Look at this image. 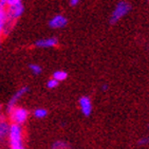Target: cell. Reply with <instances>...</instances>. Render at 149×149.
I'll return each instance as SVG.
<instances>
[{
    "label": "cell",
    "instance_id": "cell-1",
    "mask_svg": "<svg viewBox=\"0 0 149 149\" xmlns=\"http://www.w3.org/2000/svg\"><path fill=\"white\" fill-rule=\"evenodd\" d=\"M130 9H131V6H130L129 2H127V1H120L118 2V4L115 6L114 10L112 12L111 16H110V23L111 24H114L116 23L120 19L127 15L129 13Z\"/></svg>",
    "mask_w": 149,
    "mask_h": 149
},
{
    "label": "cell",
    "instance_id": "cell-2",
    "mask_svg": "<svg viewBox=\"0 0 149 149\" xmlns=\"http://www.w3.org/2000/svg\"><path fill=\"white\" fill-rule=\"evenodd\" d=\"M10 144L11 149H21L23 148L21 144V128L18 124H14L10 126Z\"/></svg>",
    "mask_w": 149,
    "mask_h": 149
},
{
    "label": "cell",
    "instance_id": "cell-3",
    "mask_svg": "<svg viewBox=\"0 0 149 149\" xmlns=\"http://www.w3.org/2000/svg\"><path fill=\"white\" fill-rule=\"evenodd\" d=\"M9 113H10V116H11L12 122L14 124H18V125L24 123L26 120V118H28V115H29L28 111L24 108H19V107H16V106L12 110H10Z\"/></svg>",
    "mask_w": 149,
    "mask_h": 149
},
{
    "label": "cell",
    "instance_id": "cell-4",
    "mask_svg": "<svg viewBox=\"0 0 149 149\" xmlns=\"http://www.w3.org/2000/svg\"><path fill=\"white\" fill-rule=\"evenodd\" d=\"M68 24V19L63 15H55L49 20V26L52 29H63Z\"/></svg>",
    "mask_w": 149,
    "mask_h": 149
},
{
    "label": "cell",
    "instance_id": "cell-5",
    "mask_svg": "<svg viewBox=\"0 0 149 149\" xmlns=\"http://www.w3.org/2000/svg\"><path fill=\"white\" fill-rule=\"evenodd\" d=\"M58 39L56 37H47L41 38L35 42V46L37 48H42V49H49V48H54L57 46Z\"/></svg>",
    "mask_w": 149,
    "mask_h": 149
},
{
    "label": "cell",
    "instance_id": "cell-6",
    "mask_svg": "<svg viewBox=\"0 0 149 149\" xmlns=\"http://www.w3.org/2000/svg\"><path fill=\"white\" fill-rule=\"evenodd\" d=\"M79 107L85 116H89L92 112V104L91 100L88 96H81L79 98Z\"/></svg>",
    "mask_w": 149,
    "mask_h": 149
},
{
    "label": "cell",
    "instance_id": "cell-7",
    "mask_svg": "<svg viewBox=\"0 0 149 149\" xmlns=\"http://www.w3.org/2000/svg\"><path fill=\"white\" fill-rule=\"evenodd\" d=\"M28 90H29V88H28V87H22V88H20L19 90H17V91H16V93L12 96V98L10 100L9 104H8V111L12 110L15 106H16V103L18 102V100L22 97L23 95L28 92Z\"/></svg>",
    "mask_w": 149,
    "mask_h": 149
},
{
    "label": "cell",
    "instance_id": "cell-8",
    "mask_svg": "<svg viewBox=\"0 0 149 149\" xmlns=\"http://www.w3.org/2000/svg\"><path fill=\"white\" fill-rule=\"evenodd\" d=\"M6 24V8H0V42L1 36L3 35V31Z\"/></svg>",
    "mask_w": 149,
    "mask_h": 149
},
{
    "label": "cell",
    "instance_id": "cell-9",
    "mask_svg": "<svg viewBox=\"0 0 149 149\" xmlns=\"http://www.w3.org/2000/svg\"><path fill=\"white\" fill-rule=\"evenodd\" d=\"M10 132V126L4 120H0V141H2L9 134Z\"/></svg>",
    "mask_w": 149,
    "mask_h": 149
},
{
    "label": "cell",
    "instance_id": "cell-10",
    "mask_svg": "<svg viewBox=\"0 0 149 149\" xmlns=\"http://www.w3.org/2000/svg\"><path fill=\"white\" fill-rule=\"evenodd\" d=\"M67 77H68V73L66 71H63V70H58V71H55L53 73V78L57 79L58 81H63Z\"/></svg>",
    "mask_w": 149,
    "mask_h": 149
},
{
    "label": "cell",
    "instance_id": "cell-11",
    "mask_svg": "<svg viewBox=\"0 0 149 149\" xmlns=\"http://www.w3.org/2000/svg\"><path fill=\"white\" fill-rule=\"evenodd\" d=\"M47 114H48V111H47L45 108H38L34 111V116L36 118H46Z\"/></svg>",
    "mask_w": 149,
    "mask_h": 149
},
{
    "label": "cell",
    "instance_id": "cell-12",
    "mask_svg": "<svg viewBox=\"0 0 149 149\" xmlns=\"http://www.w3.org/2000/svg\"><path fill=\"white\" fill-rule=\"evenodd\" d=\"M30 70H31V72L33 73V74L35 75H38L41 73V71H42V69H41V67L39 66V65H37V63H31L29 66Z\"/></svg>",
    "mask_w": 149,
    "mask_h": 149
},
{
    "label": "cell",
    "instance_id": "cell-13",
    "mask_svg": "<svg viewBox=\"0 0 149 149\" xmlns=\"http://www.w3.org/2000/svg\"><path fill=\"white\" fill-rule=\"evenodd\" d=\"M58 84H59V81H58L57 79H55V78H51V79L48 80V83H47V87H48L49 89H54V88H56V87L58 86Z\"/></svg>",
    "mask_w": 149,
    "mask_h": 149
},
{
    "label": "cell",
    "instance_id": "cell-14",
    "mask_svg": "<svg viewBox=\"0 0 149 149\" xmlns=\"http://www.w3.org/2000/svg\"><path fill=\"white\" fill-rule=\"evenodd\" d=\"M67 145L63 142H56V143L53 145V148L54 149H66Z\"/></svg>",
    "mask_w": 149,
    "mask_h": 149
},
{
    "label": "cell",
    "instance_id": "cell-15",
    "mask_svg": "<svg viewBox=\"0 0 149 149\" xmlns=\"http://www.w3.org/2000/svg\"><path fill=\"white\" fill-rule=\"evenodd\" d=\"M80 2V0H69V3L71 6H78V3Z\"/></svg>",
    "mask_w": 149,
    "mask_h": 149
},
{
    "label": "cell",
    "instance_id": "cell-16",
    "mask_svg": "<svg viewBox=\"0 0 149 149\" xmlns=\"http://www.w3.org/2000/svg\"><path fill=\"white\" fill-rule=\"evenodd\" d=\"M147 143V139H142L140 140V144H146Z\"/></svg>",
    "mask_w": 149,
    "mask_h": 149
},
{
    "label": "cell",
    "instance_id": "cell-17",
    "mask_svg": "<svg viewBox=\"0 0 149 149\" xmlns=\"http://www.w3.org/2000/svg\"><path fill=\"white\" fill-rule=\"evenodd\" d=\"M102 89H103L104 91H106V90L108 89V86H107V85H103V87H102Z\"/></svg>",
    "mask_w": 149,
    "mask_h": 149
},
{
    "label": "cell",
    "instance_id": "cell-18",
    "mask_svg": "<svg viewBox=\"0 0 149 149\" xmlns=\"http://www.w3.org/2000/svg\"><path fill=\"white\" fill-rule=\"evenodd\" d=\"M0 112H1V105H0ZM0 116H1V115H0Z\"/></svg>",
    "mask_w": 149,
    "mask_h": 149
}]
</instances>
